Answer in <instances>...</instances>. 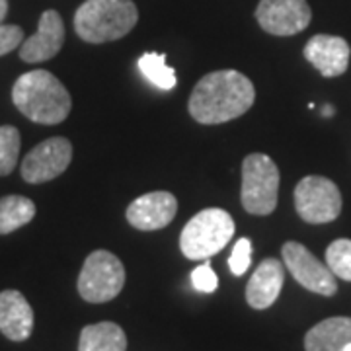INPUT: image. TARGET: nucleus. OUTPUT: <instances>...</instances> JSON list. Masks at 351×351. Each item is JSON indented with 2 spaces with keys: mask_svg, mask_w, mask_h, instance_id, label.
Wrapping results in <instances>:
<instances>
[{
  "mask_svg": "<svg viewBox=\"0 0 351 351\" xmlns=\"http://www.w3.org/2000/svg\"><path fill=\"white\" fill-rule=\"evenodd\" d=\"M138 71L143 76L160 90H172L176 86V73L166 64V55L162 53H145L138 59Z\"/></svg>",
  "mask_w": 351,
  "mask_h": 351,
  "instance_id": "obj_19",
  "label": "nucleus"
},
{
  "mask_svg": "<svg viewBox=\"0 0 351 351\" xmlns=\"http://www.w3.org/2000/svg\"><path fill=\"white\" fill-rule=\"evenodd\" d=\"M295 209L304 223H332L341 213L339 188L324 176H306L295 188Z\"/></svg>",
  "mask_w": 351,
  "mask_h": 351,
  "instance_id": "obj_7",
  "label": "nucleus"
},
{
  "mask_svg": "<svg viewBox=\"0 0 351 351\" xmlns=\"http://www.w3.org/2000/svg\"><path fill=\"white\" fill-rule=\"evenodd\" d=\"M332 112H334V110H332V108H330V106H328V108H324V115H328V117H330V115H332Z\"/></svg>",
  "mask_w": 351,
  "mask_h": 351,
  "instance_id": "obj_26",
  "label": "nucleus"
},
{
  "mask_svg": "<svg viewBox=\"0 0 351 351\" xmlns=\"http://www.w3.org/2000/svg\"><path fill=\"white\" fill-rule=\"evenodd\" d=\"M127 338L123 328L115 322L88 324L80 332L78 351H125Z\"/></svg>",
  "mask_w": 351,
  "mask_h": 351,
  "instance_id": "obj_17",
  "label": "nucleus"
},
{
  "mask_svg": "<svg viewBox=\"0 0 351 351\" xmlns=\"http://www.w3.org/2000/svg\"><path fill=\"white\" fill-rule=\"evenodd\" d=\"M34 330V311L20 291L0 293V332L12 341H25Z\"/></svg>",
  "mask_w": 351,
  "mask_h": 351,
  "instance_id": "obj_15",
  "label": "nucleus"
},
{
  "mask_svg": "<svg viewBox=\"0 0 351 351\" xmlns=\"http://www.w3.org/2000/svg\"><path fill=\"white\" fill-rule=\"evenodd\" d=\"M285 281V267L277 258H265L246 285V301L252 308L263 311L277 301Z\"/></svg>",
  "mask_w": 351,
  "mask_h": 351,
  "instance_id": "obj_14",
  "label": "nucleus"
},
{
  "mask_svg": "<svg viewBox=\"0 0 351 351\" xmlns=\"http://www.w3.org/2000/svg\"><path fill=\"white\" fill-rule=\"evenodd\" d=\"M125 285V267L108 250L92 252L78 276V293L86 302L113 301Z\"/></svg>",
  "mask_w": 351,
  "mask_h": 351,
  "instance_id": "obj_6",
  "label": "nucleus"
},
{
  "mask_svg": "<svg viewBox=\"0 0 351 351\" xmlns=\"http://www.w3.org/2000/svg\"><path fill=\"white\" fill-rule=\"evenodd\" d=\"M6 14H8V0H0V24L6 18Z\"/></svg>",
  "mask_w": 351,
  "mask_h": 351,
  "instance_id": "obj_25",
  "label": "nucleus"
},
{
  "mask_svg": "<svg viewBox=\"0 0 351 351\" xmlns=\"http://www.w3.org/2000/svg\"><path fill=\"white\" fill-rule=\"evenodd\" d=\"M138 20L131 0H86L75 14L76 36L86 43H106L127 36Z\"/></svg>",
  "mask_w": 351,
  "mask_h": 351,
  "instance_id": "obj_3",
  "label": "nucleus"
},
{
  "mask_svg": "<svg viewBox=\"0 0 351 351\" xmlns=\"http://www.w3.org/2000/svg\"><path fill=\"white\" fill-rule=\"evenodd\" d=\"M279 168L267 156L254 152L242 162V207L250 215H271L277 207Z\"/></svg>",
  "mask_w": 351,
  "mask_h": 351,
  "instance_id": "obj_5",
  "label": "nucleus"
},
{
  "mask_svg": "<svg viewBox=\"0 0 351 351\" xmlns=\"http://www.w3.org/2000/svg\"><path fill=\"white\" fill-rule=\"evenodd\" d=\"M20 131L12 125L0 127V176L12 174L20 156Z\"/></svg>",
  "mask_w": 351,
  "mask_h": 351,
  "instance_id": "obj_20",
  "label": "nucleus"
},
{
  "mask_svg": "<svg viewBox=\"0 0 351 351\" xmlns=\"http://www.w3.org/2000/svg\"><path fill=\"white\" fill-rule=\"evenodd\" d=\"M191 283L201 293H213V291H217V287H219V277L213 271L211 263L205 262L199 267H195L191 271Z\"/></svg>",
  "mask_w": 351,
  "mask_h": 351,
  "instance_id": "obj_23",
  "label": "nucleus"
},
{
  "mask_svg": "<svg viewBox=\"0 0 351 351\" xmlns=\"http://www.w3.org/2000/svg\"><path fill=\"white\" fill-rule=\"evenodd\" d=\"M24 41V32L20 25H2L0 24V57L8 55L10 51L20 47Z\"/></svg>",
  "mask_w": 351,
  "mask_h": 351,
  "instance_id": "obj_24",
  "label": "nucleus"
},
{
  "mask_svg": "<svg viewBox=\"0 0 351 351\" xmlns=\"http://www.w3.org/2000/svg\"><path fill=\"white\" fill-rule=\"evenodd\" d=\"M178 201L170 191H151L133 201L127 207L129 225L138 230H158L174 221Z\"/></svg>",
  "mask_w": 351,
  "mask_h": 351,
  "instance_id": "obj_11",
  "label": "nucleus"
},
{
  "mask_svg": "<svg viewBox=\"0 0 351 351\" xmlns=\"http://www.w3.org/2000/svg\"><path fill=\"white\" fill-rule=\"evenodd\" d=\"M234 234V221L225 209H205L191 217L180 237V248L188 260H207L225 248Z\"/></svg>",
  "mask_w": 351,
  "mask_h": 351,
  "instance_id": "obj_4",
  "label": "nucleus"
},
{
  "mask_svg": "<svg viewBox=\"0 0 351 351\" xmlns=\"http://www.w3.org/2000/svg\"><path fill=\"white\" fill-rule=\"evenodd\" d=\"M64 43L63 18L57 10H45L39 18L38 32L22 41L20 59L25 63H43L53 59Z\"/></svg>",
  "mask_w": 351,
  "mask_h": 351,
  "instance_id": "obj_12",
  "label": "nucleus"
},
{
  "mask_svg": "<svg viewBox=\"0 0 351 351\" xmlns=\"http://www.w3.org/2000/svg\"><path fill=\"white\" fill-rule=\"evenodd\" d=\"M326 265L343 281H351V240H334L326 248Z\"/></svg>",
  "mask_w": 351,
  "mask_h": 351,
  "instance_id": "obj_21",
  "label": "nucleus"
},
{
  "mask_svg": "<svg viewBox=\"0 0 351 351\" xmlns=\"http://www.w3.org/2000/svg\"><path fill=\"white\" fill-rule=\"evenodd\" d=\"M256 100V88L248 76L226 69L201 78L189 96L191 117L203 125H219L237 119L250 110Z\"/></svg>",
  "mask_w": 351,
  "mask_h": 351,
  "instance_id": "obj_1",
  "label": "nucleus"
},
{
  "mask_svg": "<svg viewBox=\"0 0 351 351\" xmlns=\"http://www.w3.org/2000/svg\"><path fill=\"white\" fill-rule=\"evenodd\" d=\"M281 256L289 274L302 287L324 297L336 295L338 291L336 276L306 246H302L301 242H285Z\"/></svg>",
  "mask_w": 351,
  "mask_h": 351,
  "instance_id": "obj_8",
  "label": "nucleus"
},
{
  "mask_svg": "<svg viewBox=\"0 0 351 351\" xmlns=\"http://www.w3.org/2000/svg\"><path fill=\"white\" fill-rule=\"evenodd\" d=\"M14 106L27 119L41 125H57L71 113L73 100L63 82L49 71H29L12 88Z\"/></svg>",
  "mask_w": 351,
  "mask_h": 351,
  "instance_id": "obj_2",
  "label": "nucleus"
},
{
  "mask_svg": "<svg viewBox=\"0 0 351 351\" xmlns=\"http://www.w3.org/2000/svg\"><path fill=\"white\" fill-rule=\"evenodd\" d=\"M252 263V242L250 239H240L234 248H232V254L228 258V267L234 276H244L248 271Z\"/></svg>",
  "mask_w": 351,
  "mask_h": 351,
  "instance_id": "obj_22",
  "label": "nucleus"
},
{
  "mask_svg": "<svg viewBox=\"0 0 351 351\" xmlns=\"http://www.w3.org/2000/svg\"><path fill=\"white\" fill-rule=\"evenodd\" d=\"M256 20L263 32L287 38L308 27L313 10L306 0H260Z\"/></svg>",
  "mask_w": 351,
  "mask_h": 351,
  "instance_id": "obj_10",
  "label": "nucleus"
},
{
  "mask_svg": "<svg viewBox=\"0 0 351 351\" xmlns=\"http://www.w3.org/2000/svg\"><path fill=\"white\" fill-rule=\"evenodd\" d=\"M351 343L350 316H332L311 328L304 336L306 351H343Z\"/></svg>",
  "mask_w": 351,
  "mask_h": 351,
  "instance_id": "obj_16",
  "label": "nucleus"
},
{
  "mask_svg": "<svg viewBox=\"0 0 351 351\" xmlns=\"http://www.w3.org/2000/svg\"><path fill=\"white\" fill-rule=\"evenodd\" d=\"M350 43L338 36L318 34L304 45V59L326 78L341 76L350 64Z\"/></svg>",
  "mask_w": 351,
  "mask_h": 351,
  "instance_id": "obj_13",
  "label": "nucleus"
},
{
  "mask_svg": "<svg viewBox=\"0 0 351 351\" xmlns=\"http://www.w3.org/2000/svg\"><path fill=\"white\" fill-rule=\"evenodd\" d=\"M343 351H351V343H348V346H346V350Z\"/></svg>",
  "mask_w": 351,
  "mask_h": 351,
  "instance_id": "obj_27",
  "label": "nucleus"
},
{
  "mask_svg": "<svg viewBox=\"0 0 351 351\" xmlns=\"http://www.w3.org/2000/svg\"><path fill=\"white\" fill-rule=\"evenodd\" d=\"M73 160V145L64 137L39 143L22 160V178L27 184H45L61 176Z\"/></svg>",
  "mask_w": 351,
  "mask_h": 351,
  "instance_id": "obj_9",
  "label": "nucleus"
},
{
  "mask_svg": "<svg viewBox=\"0 0 351 351\" xmlns=\"http://www.w3.org/2000/svg\"><path fill=\"white\" fill-rule=\"evenodd\" d=\"M36 217V203L24 195H6L0 199V234H10Z\"/></svg>",
  "mask_w": 351,
  "mask_h": 351,
  "instance_id": "obj_18",
  "label": "nucleus"
}]
</instances>
